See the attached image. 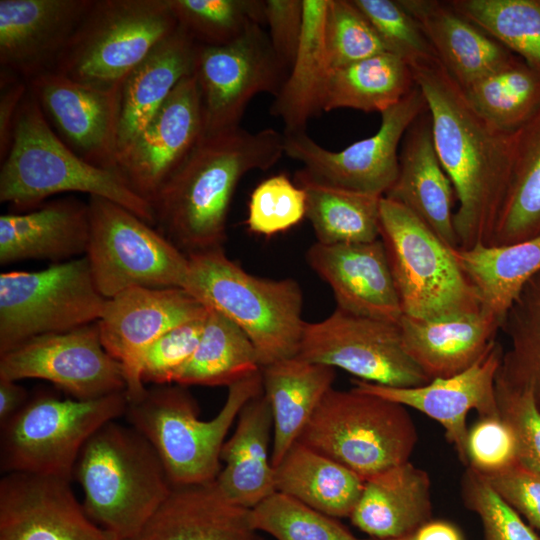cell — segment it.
I'll list each match as a JSON object with an SVG mask.
<instances>
[{"instance_id":"d4e9b609","label":"cell","mask_w":540,"mask_h":540,"mask_svg":"<svg viewBox=\"0 0 540 540\" xmlns=\"http://www.w3.org/2000/svg\"><path fill=\"white\" fill-rule=\"evenodd\" d=\"M131 540H263L251 509L231 501L216 480L173 486L142 530Z\"/></svg>"},{"instance_id":"bcb514c9","label":"cell","mask_w":540,"mask_h":540,"mask_svg":"<svg viewBox=\"0 0 540 540\" xmlns=\"http://www.w3.org/2000/svg\"><path fill=\"white\" fill-rule=\"evenodd\" d=\"M370 22L386 51L410 67L437 58L416 20L398 0H352Z\"/></svg>"},{"instance_id":"6f0895ef","label":"cell","mask_w":540,"mask_h":540,"mask_svg":"<svg viewBox=\"0 0 540 540\" xmlns=\"http://www.w3.org/2000/svg\"><path fill=\"white\" fill-rule=\"evenodd\" d=\"M407 540H463L461 532L453 524L442 520H430L415 532L406 536Z\"/></svg>"},{"instance_id":"4dcf8cb0","label":"cell","mask_w":540,"mask_h":540,"mask_svg":"<svg viewBox=\"0 0 540 540\" xmlns=\"http://www.w3.org/2000/svg\"><path fill=\"white\" fill-rule=\"evenodd\" d=\"M273 418L264 393L250 399L221 450L224 467L216 483L234 503L252 509L276 491L271 461Z\"/></svg>"},{"instance_id":"74e56055","label":"cell","mask_w":540,"mask_h":540,"mask_svg":"<svg viewBox=\"0 0 540 540\" xmlns=\"http://www.w3.org/2000/svg\"><path fill=\"white\" fill-rule=\"evenodd\" d=\"M295 183L306 194V217L317 242L325 245L372 242L380 238L383 196L339 188L316 181L301 170Z\"/></svg>"},{"instance_id":"6da1fadb","label":"cell","mask_w":540,"mask_h":540,"mask_svg":"<svg viewBox=\"0 0 540 540\" xmlns=\"http://www.w3.org/2000/svg\"><path fill=\"white\" fill-rule=\"evenodd\" d=\"M431 116L439 160L458 200L459 248L488 244L511 174L514 133L481 117L438 58L410 67Z\"/></svg>"},{"instance_id":"b9f144b4","label":"cell","mask_w":540,"mask_h":540,"mask_svg":"<svg viewBox=\"0 0 540 540\" xmlns=\"http://www.w3.org/2000/svg\"><path fill=\"white\" fill-rule=\"evenodd\" d=\"M501 329L509 339L497 374L531 390L540 409V272L523 288Z\"/></svg>"},{"instance_id":"30bf717a","label":"cell","mask_w":540,"mask_h":540,"mask_svg":"<svg viewBox=\"0 0 540 540\" xmlns=\"http://www.w3.org/2000/svg\"><path fill=\"white\" fill-rule=\"evenodd\" d=\"M177 27L167 0H94L54 71L84 85L120 88Z\"/></svg>"},{"instance_id":"44dd1931","label":"cell","mask_w":540,"mask_h":540,"mask_svg":"<svg viewBox=\"0 0 540 540\" xmlns=\"http://www.w3.org/2000/svg\"><path fill=\"white\" fill-rule=\"evenodd\" d=\"M503 356L496 341L491 349L465 371L436 378L418 387L398 388L353 379L354 389L414 408L439 422L455 446L461 462H467L466 418L476 410L481 418L499 417L495 379Z\"/></svg>"},{"instance_id":"8d00e7d4","label":"cell","mask_w":540,"mask_h":540,"mask_svg":"<svg viewBox=\"0 0 540 540\" xmlns=\"http://www.w3.org/2000/svg\"><path fill=\"white\" fill-rule=\"evenodd\" d=\"M507 191L487 245H509L540 235V110L514 132Z\"/></svg>"},{"instance_id":"11a10c76","label":"cell","mask_w":540,"mask_h":540,"mask_svg":"<svg viewBox=\"0 0 540 540\" xmlns=\"http://www.w3.org/2000/svg\"><path fill=\"white\" fill-rule=\"evenodd\" d=\"M28 82L0 68V160L7 156L20 105L28 93Z\"/></svg>"},{"instance_id":"91938a15","label":"cell","mask_w":540,"mask_h":540,"mask_svg":"<svg viewBox=\"0 0 540 540\" xmlns=\"http://www.w3.org/2000/svg\"><path fill=\"white\" fill-rule=\"evenodd\" d=\"M540 1V0H539Z\"/></svg>"},{"instance_id":"5b68a950","label":"cell","mask_w":540,"mask_h":540,"mask_svg":"<svg viewBox=\"0 0 540 540\" xmlns=\"http://www.w3.org/2000/svg\"><path fill=\"white\" fill-rule=\"evenodd\" d=\"M178 384L154 385L127 400L123 417L157 451L173 486L216 480L226 435L243 406L263 392L261 371L228 387L224 405L201 420L196 400Z\"/></svg>"},{"instance_id":"8992f818","label":"cell","mask_w":540,"mask_h":540,"mask_svg":"<svg viewBox=\"0 0 540 540\" xmlns=\"http://www.w3.org/2000/svg\"><path fill=\"white\" fill-rule=\"evenodd\" d=\"M188 260L183 288L247 335L261 368L297 356L305 321L303 294L295 280L251 275L223 249L190 255Z\"/></svg>"},{"instance_id":"db71d44e","label":"cell","mask_w":540,"mask_h":540,"mask_svg":"<svg viewBox=\"0 0 540 540\" xmlns=\"http://www.w3.org/2000/svg\"><path fill=\"white\" fill-rule=\"evenodd\" d=\"M265 25L276 56L289 71L303 32V0H265Z\"/></svg>"},{"instance_id":"52a82bcc","label":"cell","mask_w":540,"mask_h":540,"mask_svg":"<svg viewBox=\"0 0 540 540\" xmlns=\"http://www.w3.org/2000/svg\"><path fill=\"white\" fill-rule=\"evenodd\" d=\"M126 392L80 400L39 392L0 425V470L72 480L86 441L105 423L123 417Z\"/></svg>"},{"instance_id":"60d3db41","label":"cell","mask_w":540,"mask_h":540,"mask_svg":"<svg viewBox=\"0 0 540 540\" xmlns=\"http://www.w3.org/2000/svg\"><path fill=\"white\" fill-rule=\"evenodd\" d=\"M448 3L521 60L540 70L539 0H450Z\"/></svg>"},{"instance_id":"9c48e42d","label":"cell","mask_w":540,"mask_h":540,"mask_svg":"<svg viewBox=\"0 0 540 540\" xmlns=\"http://www.w3.org/2000/svg\"><path fill=\"white\" fill-rule=\"evenodd\" d=\"M380 239L403 315L432 320L482 309L452 248L409 209L385 196L380 201Z\"/></svg>"},{"instance_id":"ee69618b","label":"cell","mask_w":540,"mask_h":540,"mask_svg":"<svg viewBox=\"0 0 540 540\" xmlns=\"http://www.w3.org/2000/svg\"><path fill=\"white\" fill-rule=\"evenodd\" d=\"M251 521L276 540H360L337 518L278 491L251 509Z\"/></svg>"},{"instance_id":"603a6c76","label":"cell","mask_w":540,"mask_h":540,"mask_svg":"<svg viewBox=\"0 0 540 540\" xmlns=\"http://www.w3.org/2000/svg\"><path fill=\"white\" fill-rule=\"evenodd\" d=\"M306 259L331 288L338 309L399 323L403 316L401 303L380 238L336 245L316 242L308 249Z\"/></svg>"},{"instance_id":"d6a6232c","label":"cell","mask_w":540,"mask_h":540,"mask_svg":"<svg viewBox=\"0 0 540 540\" xmlns=\"http://www.w3.org/2000/svg\"><path fill=\"white\" fill-rule=\"evenodd\" d=\"M304 25L299 48L288 76L274 97L270 113L284 124V134L306 131L321 112V98L329 72L324 24L328 0H303Z\"/></svg>"},{"instance_id":"ab89813d","label":"cell","mask_w":540,"mask_h":540,"mask_svg":"<svg viewBox=\"0 0 540 540\" xmlns=\"http://www.w3.org/2000/svg\"><path fill=\"white\" fill-rule=\"evenodd\" d=\"M462 90L473 109L503 132H516L540 110V70L519 57Z\"/></svg>"},{"instance_id":"7a4b0ae2","label":"cell","mask_w":540,"mask_h":540,"mask_svg":"<svg viewBox=\"0 0 540 540\" xmlns=\"http://www.w3.org/2000/svg\"><path fill=\"white\" fill-rule=\"evenodd\" d=\"M283 156L284 134L273 128L204 135L151 201L155 225L187 256L223 249L239 182Z\"/></svg>"},{"instance_id":"7bdbcfd3","label":"cell","mask_w":540,"mask_h":540,"mask_svg":"<svg viewBox=\"0 0 540 540\" xmlns=\"http://www.w3.org/2000/svg\"><path fill=\"white\" fill-rule=\"evenodd\" d=\"M178 26L198 44L221 45L265 25V0H167Z\"/></svg>"},{"instance_id":"2e32d148","label":"cell","mask_w":540,"mask_h":540,"mask_svg":"<svg viewBox=\"0 0 540 540\" xmlns=\"http://www.w3.org/2000/svg\"><path fill=\"white\" fill-rule=\"evenodd\" d=\"M0 378L42 379L80 400L126 392L122 367L104 348L96 322L38 336L0 354Z\"/></svg>"},{"instance_id":"7dc6e473","label":"cell","mask_w":540,"mask_h":540,"mask_svg":"<svg viewBox=\"0 0 540 540\" xmlns=\"http://www.w3.org/2000/svg\"><path fill=\"white\" fill-rule=\"evenodd\" d=\"M306 217V194L286 174L271 176L253 190L247 225L251 232L271 236L286 231Z\"/></svg>"},{"instance_id":"d6986e66","label":"cell","mask_w":540,"mask_h":540,"mask_svg":"<svg viewBox=\"0 0 540 540\" xmlns=\"http://www.w3.org/2000/svg\"><path fill=\"white\" fill-rule=\"evenodd\" d=\"M204 135L200 92L191 75L178 83L119 157L118 169L129 186L151 203Z\"/></svg>"},{"instance_id":"816d5d0a","label":"cell","mask_w":540,"mask_h":540,"mask_svg":"<svg viewBox=\"0 0 540 540\" xmlns=\"http://www.w3.org/2000/svg\"><path fill=\"white\" fill-rule=\"evenodd\" d=\"M467 462L480 474H492L517 462L515 436L499 417L480 418L467 434Z\"/></svg>"},{"instance_id":"ffe728a7","label":"cell","mask_w":540,"mask_h":540,"mask_svg":"<svg viewBox=\"0 0 540 540\" xmlns=\"http://www.w3.org/2000/svg\"><path fill=\"white\" fill-rule=\"evenodd\" d=\"M70 482L4 474L0 480V540H118L87 516Z\"/></svg>"},{"instance_id":"f1b7e54d","label":"cell","mask_w":540,"mask_h":540,"mask_svg":"<svg viewBox=\"0 0 540 540\" xmlns=\"http://www.w3.org/2000/svg\"><path fill=\"white\" fill-rule=\"evenodd\" d=\"M398 2L419 24L438 60L462 89L517 58L448 1Z\"/></svg>"},{"instance_id":"f907efd6","label":"cell","mask_w":540,"mask_h":540,"mask_svg":"<svg viewBox=\"0 0 540 540\" xmlns=\"http://www.w3.org/2000/svg\"><path fill=\"white\" fill-rule=\"evenodd\" d=\"M206 315L170 329L150 345L142 363L141 378L145 385L174 384L199 344Z\"/></svg>"},{"instance_id":"9a60e30c","label":"cell","mask_w":540,"mask_h":540,"mask_svg":"<svg viewBox=\"0 0 540 540\" xmlns=\"http://www.w3.org/2000/svg\"><path fill=\"white\" fill-rule=\"evenodd\" d=\"M297 356L389 387L431 381L405 351L398 324L338 308L322 321L305 322Z\"/></svg>"},{"instance_id":"4316f807","label":"cell","mask_w":540,"mask_h":540,"mask_svg":"<svg viewBox=\"0 0 540 540\" xmlns=\"http://www.w3.org/2000/svg\"><path fill=\"white\" fill-rule=\"evenodd\" d=\"M502 321L481 310L440 319L403 315L398 326L410 358L430 379L459 374L483 357L496 342Z\"/></svg>"},{"instance_id":"277c9868","label":"cell","mask_w":540,"mask_h":540,"mask_svg":"<svg viewBox=\"0 0 540 540\" xmlns=\"http://www.w3.org/2000/svg\"><path fill=\"white\" fill-rule=\"evenodd\" d=\"M65 192L108 199L155 225L151 203L119 171L95 166L70 149L28 90L15 120L9 152L1 161L0 201L26 210Z\"/></svg>"},{"instance_id":"3957f363","label":"cell","mask_w":540,"mask_h":540,"mask_svg":"<svg viewBox=\"0 0 540 540\" xmlns=\"http://www.w3.org/2000/svg\"><path fill=\"white\" fill-rule=\"evenodd\" d=\"M72 479L87 516L118 540H131L173 485L157 451L137 429L112 420L84 444Z\"/></svg>"},{"instance_id":"8fae6325","label":"cell","mask_w":540,"mask_h":540,"mask_svg":"<svg viewBox=\"0 0 540 540\" xmlns=\"http://www.w3.org/2000/svg\"><path fill=\"white\" fill-rule=\"evenodd\" d=\"M86 252L96 288L106 299L136 287L183 288L188 256L125 207L90 196Z\"/></svg>"},{"instance_id":"5bb4252c","label":"cell","mask_w":540,"mask_h":540,"mask_svg":"<svg viewBox=\"0 0 540 540\" xmlns=\"http://www.w3.org/2000/svg\"><path fill=\"white\" fill-rule=\"evenodd\" d=\"M288 73L259 24L225 44H198L193 75L205 135L239 127L249 102L262 93L275 97Z\"/></svg>"},{"instance_id":"7402d4cb","label":"cell","mask_w":540,"mask_h":540,"mask_svg":"<svg viewBox=\"0 0 540 540\" xmlns=\"http://www.w3.org/2000/svg\"><path fill=\"white\" fill-rule=\"evenodd\" d=\"M94 0H0V65L27 82L54 71Z\"/></svg>"},{"instance_id":"f6af8a7d","label":"cell","mask_w":540,"mask_h":540,"mask_svg":"<svg viewBox=\"0 0 540 540\" xmlns=\"http://www.w3.org/2000/svg\"><path fill=\"white\" fill-rule=\"evenodd\" d=\"M324 39L329 70L387 52L370 22L352 0H328Z\"/></svg>"},{"instance_id":"c3c4849f","label":"cell","mask_w":540,"mask_h":540,"mask_svg":"<svg viewBox=\"0 0 540 540\" xmlns=\"http://www.w3.org/2000/svg\"><path fill=\"white\" fill-rule=\"evenodd\" d=\"M495 395L499 416L515 436L518 462L540 472V409L531 390L497 374Z\"/></svg>"},{"instance_id":"e0dca14e","label":"cell","mask_w":540,"mask_h":540,"mask_svg":"<svg viewBox=\"0 0 540 540\" xmlns=\"http://www.w3.org/2000/svg\"><path fill=\"white\" fill-rule=\"evenodd\" d=\"M208 308L184 288L127 289L107 299L96 322L106 351L121 365L127 400L141 396L144 355L170 329L206 315Z\"/></svg>"},{"instance_id":"484cf974","label":"cell","mask_w":540,"mask_h":540,"mask_svg":"<svg viewBox=\"0 0 540 540\" xmlns=\"http://www.w3.org/2000/svg\"><path fill=\"white\" fill-rule=\"evenodd\" d=\"M89 238V205L73 197L44 202L32 211L2 214L0 264L79 258L86 255Z\"/></svg>"},{"instance_id":"1f68e13d","label":"cell","mask_w":540,"mask_h":540,"mask_svg":"<svg viewBox=\"0 0 540 540\" xmlns=\"http://www.w3.org/2000/svg\"><path fill=\"white\" fill-rule=\"evenodd\" d=\"M263 393L271 408L275 467L296 443L326 393L333 388L335 368L299 356L261 368Z\"/></svg>"},{"instance_id":"d590c367","label":"cell","mask_w":540,"mask_h":540,"mask_svg":"<svg viewBox=\"0 0 540 540\" xmlns=\"http://www.w3.org/2000/svg\"><path fill=\"white\" fill-rule=\"evenodd\" d=\"M414 86L410 66L396 55L384 52L329 70L321 109L329 112L350 108L381 114L397 104Z\"/></svg>"},{"instance_id":"9f6ffc18","label":"cell","mask_w":540,"mask_h":540,"mask_svg":"<svg viewBox=\"0 0 540 540\" xmlns=\"http://www.w3.org/2000/svg\"><path fill=\"white\" fill-rule=\"evenodd\" d=\"M30 399L18 381L0 378V425L16 415Z\"/></svg>"},{"instance_id":"e575fe53","label":"cell","mask_w":540,"mask_h":540,"mask_svg":"<svg viewBox=\"0 0 540 540\" xmlns=\"http://www.w3.org/2000/svg\"><path fill=\"white\" fill-rule=\"evenodd\" d=\"M482 307L502 323L525 285L540 272V235L509 245L451 249Z\"/></svg>"},{"instance_id":"ac0fdd59","label":"cell","mask_w":540,"mask_h":540,"mask_svg":"<svg viewBox=\"0 0 540 540\" xmlns=\"http://www.w3.org/2000/svg\"><path fill=\"white\" fill-rule=\"evenodd\" d=\"M28 88L51 128L70 149L95 166L119 171L120 88L84 85L55 71L29 80Z\"/></svg>"},{"instance_id":"83f0119b","label":"cell","mask_w":540,"mask_h":540,"mask_svg":"<svg viewBox=\"0 0 540 540\" xmlns=\"http://www.w3.org/2000/svg\"><path fill=\"white\" fill-rule=\"evenodd\" d=\"M197 47L198 43L178 26L123 81L119 91L118 159L178 83L193 75Z\"/></svg>"},{"instance_id":"f5cc1de1","label":"cell","mask_w":540,"mask_h":540,"mask_svg":"<svg viewBox=\"0 0 540 540\" xmlns=\"http://www.w3.org/2000/svg\"><path fill=\"white\" fill-rule=\"evenodd\" d=\"M481 475L509 506L540 530L539 471L517 461L496 473Z\"/></svg>"},{"instance_id":"681fc988","label":"cell","mask_w":540,"mask_h":540,"mask_svg":"<svg viewBox=\"0 0 540 540\" xmlns=\"http://www.w3.org/2000/svg\"><path fill=\"white\" fill-rule=\"evenodd\" d=\"M463 497L466 506L481 519L484 540H540L520 514L471 468L464 476Z\"/></svg>"},{"instance_id":"ba28073f","label":"cell","mask_w":540,"mask_h":540,"mask_svg":"<svg viewBox=\"0 0 540 540\" xmlns=\"http://www.w3.org/2000/svg\"><path fill=\"white\" fill-rule=\"evenodd\" d=\"M417 438L405 406L354 388H331L298 441L366 480L408 462Z\"/></svg>"},{"instance_id":"7c38bea8","label":"cell","mask_w":540,"mask_h":540,"mask_svg":"<svg viewBox=\"0 0 540 540\" xmlns=\"http://www.w3.org/2000/svg\"><path fill=\"white\" fill-rule=\"evenodd\" d=\"M106 301L85 255L38 271L3 272L0 354L38 336L95 323Z\"/></svg>"},{"instance_id":"f546056e","label":"cell","mask_w":540,"mask_h":540,"mask_svg":"<svg viewBox=\"0 0 540 540\" xmlns=\"http://www.w3.org/2000/svg\"><path fill=\"white\" fill-rule=\"evenodd\" d=\"M428 474L405 462L365 480L350 520L373 539L406 537L431 520Z\"/></svg>"},{"instance_id":"f35d334b","label":"cell","mask_w":540,"mask_h":540,"mask_svg":"<svg viewBox=\"0 0 540 540\" xmlns=\"http://www.w3.org/2000/svg\"><path fill=\"white\" fill-rule=\"evenodd\" d=\"M260 371L247 335L227 317L208 308L199 344L174 384L229 387Z\"/></svg>"},{"instance_id":"836d02e7","label":"cell","mask_w":540,"mask_h":540,"mask_svg":"<svg viewBox=\"0 0 540 540\" xmlns=\"http://www.w3.org/2000/svg\"><path fill=\"white\" fill-rule=\"evenodd\" d=\"M276 491L334 518L350 517L365 480L297 441L274 467Z\"/></svg>"},{"instance_id":"4fadbf2b","label":"cell","mask_w":540,"mask_h":540,"mask_svg":"<svg viewBox=\"0 0 540 540\" xmlns=\"http://www.w3.org/2000/svg\"><path fill=\"white\" fill-rule=\"evenodd\" d=\"M428 109L415 86L397 104L381 113L378 131L340 151H331L306 131L284 134V155L302 163L310 178L339 188L384 196L399 171L401 141L414 120Z\"/></svg>"},{"instance_id":"680465c9","label":"cell","mask_w":540,"mask_h":540,"mask_svg":"<svg viewBox=\"0 0 540 540\" xmlns=\"http://www.w3.org/2000/svg\"><path fill=\"white\" fill-rule=\"evenodd\" d=\"M372 540H377V539H372ZM389 540H407L406 537H403V538H398V539H389Z\"/></svg>"},{"instance_id":"cb8c5ba5","label":"cell","mask_w":540,"mask_h":540,"mask_svg":"<svg viewBox=\"0 0 540 540\" xmlns=\"http://www.w3.org/2000/svg\"><path fill=\"white\" fill-rule=\"evenodd\" d=\"M384 196L409 209L449 248H459L453 212L456 194L435 149L428 109L407 129L397 178Z\"/></svg>"}]
</instances>
